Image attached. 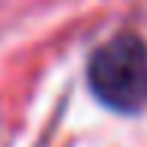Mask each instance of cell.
<instances>
[{"instance_id":"1","label":"cell","mask_w":147,"mask_h":147,"mask_svg":"<svg viewBox=\"0 0 147 147\" xmlns=\"http://www.w3.org/2000/svg\"><path fill=\"white\" fill-rule=\"evenodd\" d=\"M90 87L117 111H138L147 105V45L132 33H120L90 60Z\"/></svg>"}]
</instances>
